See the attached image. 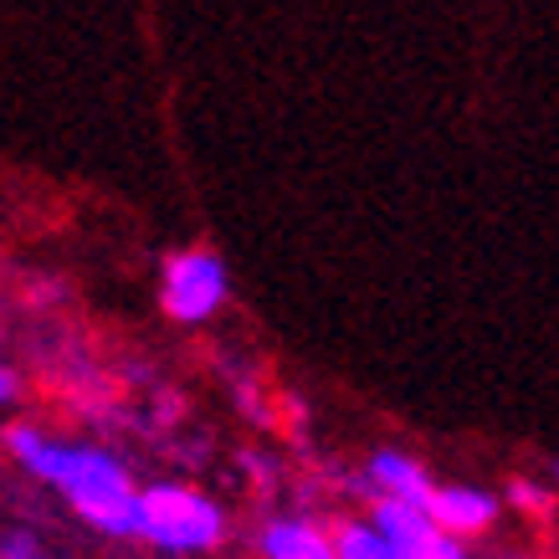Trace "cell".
I'll use <instances>...</instances> for the list:
<instances>
[{
	"label": "cell",
	"mask_w": 559,
	"mask_h": 559,
	"mask_svg": "<svg viewBox=\"0 0 559 559\" xmlns=\"http://www.w3.org/2000/svg\"><path fill=\"white\" fill-rule=\"evenodd\" d=\"M262 555L267 559H334V544L323 539L313 524L283 519V524H272L267 534H262Z\"/></svg>",
	"instance_id": "cell-6"
},
{
	"label": "cell",
	"mask_w": 559,
	"mask_h": 559,
	"mask_svg": "<svg viewBox=\"0 0 559 559\" xmlns=\"http://www.w3.org/2000/svg\"><path fill=\"white\" fill-rule=\"evenodd\" d=\"M11 395H16V380H11V370L0 365V401H11Z\"/></svg>",
	"instance_id": "cell-9"
},
{
	"label": "cell",
	"mask_w": 559,
	"mask_h": 559,
	"mask_svg": "<svg viewBox=\"0 0 559 559\" xmlns=\"http://www.w3.org/2000/svg\"><path fill=\"white\" fill-rule=\"evenodd\" d=\"M329 544H334V559H395V549L370 524H344L340 539H329Z\"/></svg>",
	"instance_id": "cell-7"
},
{
	"label": "cell",
	"mask_w": 559,
	"mask_h": 559,
	"mask_svg": "<svg viewBox=\"0 0 559 559\" xmlns=\"http://www.w3.org/2000/svg\"><path fill=\"white\" fill-rule=\"evenodd\" d=\"M139 534L159 549L195 555L221 539V509L190 488H144L139 492Z\"/></svg>",
	"instance_id": "cell-2"
},
{
	"label": "cell",
	"mask_w": 559,
	"mask_h": 559,
	"mask_svg": "<svg viewBox=\"0 0 559 559\" xmlns=\"http://www.w3.org/2000/svg\"><path fill=\"white\" fill-rule=\"evenodd\" d=\"M426 519H431L447 539H457V534L488 528L492 519H498V503H492V492H483V488H431Z\"/></svg>",
	"instance_id": "cell-4"
},
{
	"label": "cell",
	"mask_w": 559,
	"mask_h": 559,
	"mask_svg": "<svg viewBox=\"0 0 559 559\" xmlns=\"http://www.w3.org/2000/svg\"><path fill=\"white\" fill-rule=\"evenodd\" d=\"M5 447L16 452L26 473L68 492L72 509L83 513L93 528H103V534H139V492L129 483V473H123V462H114L98 447L51 441L36 426H11Z\"/></svg>",
	"instance_id": "cell-1"
},
{
	"label": "cell",
	"mask_w": 559,
	"mask_h": 559,
	"mask_svg": "<svg viewBox=\"0 0 559 559\" xmlns=\"http://www.w3.org/2000/svg\"><path fill=\"white\" fill-rule=\"evenodd\" d=\"M226 304V262L216 252H180L165 267V308L180 323H201Z\"/></svg>",
	"instance_id": "cell-3"
},
{
	"label": "cell",
	"mask_w": 559,
	"mask_h": 559,
	"mask_svg": "<svg viewBox=\"0 0 559 559\" xmlns=\"http://www.w3.org/2000/svg\"><path fill=\"white\" fill-rule=\"evenodd\" d=\"M370 477H374V488L385 492L390 503L426 509V498H431V477H426L411 457H401V452H380V457L370 462Z\"/></svg>",
	"instance_id": "cell-5"
},
{
	"label": "cell",
	"mask_w": 559,
	"mask_h": 559,
	"mask_svg": "<svg viewBox=\"0 0 559 559\" xmlns=\"http://www.w3.org/2000/svg\"><path fill=\"white\" fill-rule=\"evenodd\" d=\"M0 559H41V555H36V544L26 534H11V539L0 544Z\"/></svg>",
	"instance_id": "cell-8"
}]
</instances>
